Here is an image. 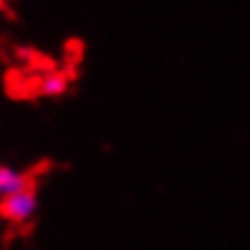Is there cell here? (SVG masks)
<instances>
[{
	"instance_id": "obj_1",
	"label": "cell",
	"mask_w": 250,
	"mask_h": 250,
	"mask_svg": "<svg viewBox=\"0 0 250 250\" xmlns=\"http://www.w3.org/2000/svg\"><path fill=\"white\" fill-rule=\"evenodd\" d=\"M37 214V185H27L20 192L2 194L0 199V216L10 224H27Z\"/></svg>"
},
{
	"instance_id": "obj_2",
	"label": "cell",
	"mask_w": 250,
	"mask_h": 250,
	"mask_svg": "<svg viewBox=\"0 0 250 250\" xmlns=\"http://www.w3.org/2000/svg\"><path fill=\"white\" fill-rule=\"evenodd\" d=\"M34 180L29 175H22V172H15L10 167H0V194H12V192H20L24 189L27 185H32Z\"/></svg>"
},
{
	"instance_id": "obj_3",
	"label": "cell",
	"mask_w": 250,
	"mask_h": 250,
	"mask_svg": "<svg viewBox=\"0 0 250 250\" xmlns=\"http://www.w3.org/2000/svg\"><path fill=\"white\" fill-rule=\"evenodd\" d=\"M39 90V95H61V92H66V87H68V78L63 76V73H46L42 81H39V85H37Z\"/></svg>"
},
{
	"instance_id": "obj_4",
	"label": "cell",
	"mask_w": 250,
	"mask_h": 250,
	"mask_svg": "<svg viewBox=\"0 0 250 250\" xmlns=\"http://www.w3.org/2000/svg\"><path fill=\"white\" fill-rule=\"evenodd\" d=\"M0 197H2V194H0Z\"/></svg>"
}]
</instances>
